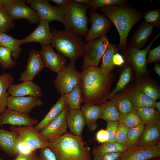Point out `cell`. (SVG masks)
I'll return each instance as SVG.
<instances>
[{
	"label": "cell",
	"instance_id": "cell-17",
	"mask_svg": "<svg viewBox=\"0 0 160 160\" xmlns=\"http://www.w3.org/2000/svg\"><path fill=\"white\" fill-rule=\"evenodd\" d=\"M160 156V143L149 148L135 147L122 153L120 160H148Z\"/></svg>",
	"mask_w": 160,
	"mask_h": 160
},
{
	"label": "cell",
	"instance_id": "cell-22",
	"mask_svg": "<svg viewBox=\"0 0 160 160\" xmlns=\"http://www.w3.org/2000/svg\"><path fill=\"white\" fill-rule=\"evenodd\" d=\"M18 136L15 132L0 128V149L9 156L15 157L18 154Z\"/></svg>",
	"mask_w": 160,
	"mask_h": 160
},
{
	"label": "cell",
	"instance_id": "cell-2",
	"mask_svg": "<svg viewBox=\"0 0 160 160\" xmlns=\"http://www.w3.org/2000/svg\"><path fill=\"white\" fill-rule=\"evenodd\" d=\"M100 9L115 26L120 37L118 49L119 51L124 50L128 44L127 38L130 31L143 18L144 13L127 4L107 6Z\"/></svg>",
	"mask_w": 160,
	"mask_h": 160
},
{
	"label": "cell",
	"instance_id": "cell-9",
	"mask_svg": "<svg viewBox=\"0 0 160 160\" xmlns=\"http://www.w3.org/2000/svg\"><path fill=\"white\" fill-rule=\"evenodd\" d=\"M53 83L57 92L65 94L71 91L80 84L81 73L77 70L75 63L70 62L57 73Z\"/></svg>",
	"mask_w": 160,
	"mask_h": 160
},
{
	"label": "cell",
	"instance_id": "cell-60",
	"mask_svg": "<svg viewBox=\"0 0 160 160\" xmlns=\"http://www.w3.org/2000/svg\"></svg>",
	"mask_w": 160,
	"mask_h": 160
},
{
	"label": "cell",
	"instance_id": "cell-47",
	"mask_svg": "<svg viewBox=\"0 0 160 160\" xmlns=\"http://www.w3.org/2000/svg\"><path fill=\"white\" fill-rule=\"evenodd\" d=\"M39 160H57L53 152L48 147L40 149Z\"/></svg>",
	"mask_w": 160,
	"mask_h": 160
},
{
	"label": "cell",
	"instance_id": "cell-24",
	"mask_svg": "<svg viewBox=\"0 0 160 160\" xmlns=\"http://www.w3.org/2000/svg\"><path fill=\"white\" fill-rule=\"evenodd\" d=\"M66 119L68 127L72 134L81 136L86 123L81 110L69 109Z\"/></svg>",
	"mask_w": 160,
	"mask_h": 160
},
{
	"label": "cell",
	"instance_id": "cell-12",
	"mask_svg": "<svg viewBox=\"0 0 160 160\" xmlns=\"http://www.w3.org/2000/svg\"><path fill=\"white\" fill-rule=\"evenodd\" d=\"M69 109L68 106L49 124L39 131L48 143L54 141L67 133L68 127L66 118Z\"/></svg>",
	"mask_w": 160,
	"mask_h": 160
},
{
	"label": "cell",
	"instance_id": "cell-11",
	"mask_svg": "<svg viewBox=\"0 0 160 160\" xmlns=\"http://www.w3.org/2000/svg\"><path fill=\"white\" fill-rule=\"evenodd\" d=\"M96 10L92 8L89 14L91 25L85 37L84 40L86 42L105 34L111 29L113 24L104 14H99Z\"/></svg>",
	"mask_w": 160,
	"mask_h": 160
},
{
	"label": "cell",
	"instance_id": "cell-29",
	"mask_svg": "<svg viewBox=\"0 0 160 160\" xmlns=\"http://www.w3.org/2000/svg\"><path fill=\"white\" fill-rule=\"evenodd\" d=\"M151 99L156 101L160 98L159 87L154 83L142 78L136 80L133 86Z\"/></svg>",
	"mask_w": 160,
	"mask_h": 160
},
{
	"label": "cell",
	"instance_id": "cell-57",
	"mask_svg": "<svg viewBox=\"0 0 160 160\" xmlns=\"http://www.w3.org/2000/svg\"><path fill=\"white\" fill-rule=\"evenodd\" d=\"M160 156L153 158L150 159L151 160H160Z\"/></svg>",
	"mask_w": 160,
	"mask_h": 160
},
{
	"label": "cell",
	"instance_id": "cell-23",
	"mask_svg": "<svg viewBox=\"0 0 160 160\" xmlns=\"http://www.w3.org/2000/svg\"><path fill=\"white\" fill-rule=\"evenodd\" d=\"M160 143V126L145 125L135 147L149 148Z\"/></svg>",
	"mask_w": 160,
	"mask_h": 160
},
{
	"label": "cell",
	"instance_id": "cell-44",
	"mask_svg": "<svg viewBox=\"0 0 160 160\" xmlns=\"http://www.w3.org/2000/svg\"><path fill=\"white\" fill-rule=\"evenodd\" d=\"M129 128L125 124L119 122L116 136V142L127 146V135Z\"/></svg>",
	"mask_w": 160,
	"mask_h": 160
},
{
	"label": "cell",
	"instance_id": "cell-48",
	"mask_svg": "<svg viewBox=\"0 0 160 160\" xmlns=\"http://www.w3.org/2000/svg\"><path fill=\"white\" fill-rule=\"evenodd\" d=\"M13 160H39L36 151L27 153H19Z\"/></svg>",
	"mask_w": 160,
	"mask_h": 160
},
{
	"label": "cell",
	"instance_id": "cell-43",
	"mask_svg": "<svg viewBox=\"0 0 160 160\" xmlns=\"http://www.w3.org/2000/svg\"><path fill=\"white\" fill-rule=\"evenodd\" d=\"M127 2V0H90L88 6L89 8L92 7L96 10L98 8L104 6L125 5Z\"/></svg>",
	"mask_w": 160,
	"mask_h": 160
},
{
	"label": "cell",
	"instance_id": "cell-56",
	"mask_svg": "<svg viewBox=\"0 0 160 160\" xmlns=\"http://www.w3.org/2000/svg\"><path fill=\"white\" fill-rule=\"evenodd\" d=\"M155 108L159 112H160V101L156 102L155 104Z\"/></svg>",
	"mask_w": 160,
	"mask_h": 160
},
{
	"label": "cell",
	"instance_id": "cell-49",
	"mask_svg": "<svg viewBox=\"0 0 160 160\" xmlns=\"http://www.w3.org/2000/svg\"><path fill=\"white\" fill-rule=\"evenodd\" d=\"M121 154L119 153H107L94 157L93 160H120Z\"/></svg>",
	"mask_w": 160,
	"mask_h": 160
},
{
	"label": "cell",
	"instance_id": "cell-18",
	"mask_svg": "<svg viewBox=\"0 0 160 160\" xmlns=\"http://www.w3.org/2000/svg\"><path fill=\"white\" fill-rule=\"evenodd\" d=\"M40 23L35 30L24 39L19 40L20 45L30 42H37L41 45L50 44L53 38L49 22L44 20Z\"/></svg>",
	"mask_w": 160,
	"mask_h": 160
},
{
	"label": "cell",
	"instance_id": "cell-30",
	"mask_svg": "<svg viewBox=\"0 0 160 160\" xmlns=\"http://www.w3.org/2000/svg\"><path fill=\"white\" fill-rule=\"evenodd\" d=\"M14 81L13 76L9 73L2 72L0 74V114L7 108V99L9 96L7 92L9 87Z\"/></svg>",
	"mask_w": 160,
	"mask_h": 160
},
{
	"label": "cell",
	"instance_id": "cell-50",
	"mask_svg": "<svg viewBox=\"0 0 160 160\" xmlns=\"http://www.w3.org/2000/svg\"><path fill=\"white\" fill-rule=\"evenodd\" d=\"M96 138L99 143H103L107 142L108 136L106 130L103 129L99 130L96 134Z\"/></svg>",
	"mask_w": 160,
	"mask_h": 160
},
{
	"label": "cell",
	"instance_id": "cell-52",
	"mask_svg": "<svg viewBox=\"0 0 160 160\" xmlns=\"http://www.w3.org/2000/svg\"><path fill=\"white\" fill-rule=\"evenodd\" d=\"M69 0H51L49 1H52L55 2L57 6L63 7H65L68 4Z\"/></svg>",
	"mask_w": 160,
	"mask_h": 160
},
{
	"label": "cell",
	"instance_id": "cell-26",
	"mask_svg": "<svg viewBox=\"0 0 160 160\" xmlns=\"http://www.w3.org/2000/svg\"><path fill=\"white\" fill-rule=\"evenodd\" d=\"M154 27L143 21L134 33L131 43L140 49L143 48L152 35Z\"/></svg>",
	"mask_w": 160,
	"mask_h": 160
},
{
	"label": "cell",
	"instance_id": "cell-41",
	"mask_svg": "<svg viewBox=\"0 0 160 160\" xmlns=\"http://www.w3.org/2000/svg\"><path fill=\"white\" fill-rule=\"evenodd\" d=\"M15 24L5 9L0 8V31L7 32L15 27Z\"/></svg>",
	"mask_w": 160,
	"mask_h": 160
},
{
	"label": "cell",
	"instance_id": "cell-39",
	"mask_svg": "<svg viewBox=\"0 0 160 160\" xmlns=\"http://www.w3.org/2000/svg\"><path fill=\"white\" fill-rule=\"evenodd\" d=\"M145 125L143 123L132 128H129L128 132L126 146L128 148L135 147L144 129Z\"/></svg>",
	"mask_w": 160,
	"mask_h": 160
},
{
	"label": "cell",
	"instance_id": "cell-7",
	"mask_svg": "<svg viewBox=\"0 0 160 160\" xmlns=\"http://www.w3.org/2000/svg\"><path fill=\"white\" fill-rule=\"evenodd\" d=\"M160 36L159 33L148 45L143 49L137 48L131 43L122 51L121 55L125 62L130 63L135 71L136 80L142 77L147 72L146 56L151 46Z\"/></svg>",
	"mask_w": 160,
	"mask_h": 160
},
{
	"label": "cell",
	"instance_id": "cell-25",
	"mask_svg": "<svg viewBox=\"0 0 160 160\" xmlns=\"http://www.w3.org/2000/svg\"><path fill=\"white\" fill-rule=\"evenodd\" d=\"M68 105L67 100L63 95L54 105L44 118L36 125L35 127L39 131L49 124Z\"/></svg>",
	"mask_w": 160,
	"mask_h": 160
},
{
	"label": "cell",
	"instance_id": "cell-37",
	"mask_svg": "<svg viewBox=\"0 0 160 160\" xmlns=\"http://www.w3.org/2000/svg\"><path fill=\"white\" fill-rule=\"evenodd\" d=\"M119 51L116 44L110 43L103 56L102 63L100 68L112 71L115 67L113 62V57Z\"/></svg>",
	"mask_w": 160,
	"mask_h": 160
},
{
	"label": "cell",
	"instance_id": "cell-54",
	"mask_svg": "<svg viewBox=\"0 0 160 160\" xmlns=\"http://www.w3.org/2000/svg\"><path fill=\"white\" fill-rule=\"evenodd\" d=\"M154 69L156 73L160 76V65L159 63H155Z\"/></svg>",
	"mask_w": 160,
	"mask_h": 160
},
{
	"label": "cell",
	"instance_id": "cell-35",
	"mask_svg": "<svg viewBox=\"0 0 160 160\" xmlns=\"http://www.w3.org/2000/svg\"><path fill=\"white\" fill-rule=\"evenodd\" d=\"M20 40L14 38L5 33L0 35V46L10 49L12 56L14 58H17L21 52L20 47Z\"/></svg>",
	"mask_w": 160,
	"mask_h": 160
},
{
	"label": "cell",
	"instance_id": "cell-36",
	"mask_svg": "<svg viewBox=\"0 0 160 160\" xmlns=\"http://www.w3.org/2000/svg\"><path fill=\"white\" fill-rule=\"evenodd\" d=\"M63 95L67 100L69 109L76 110L81 108L83 100L79 84L70 92Z\"/></svg>",
	"mask_w": 160,
	"mask_h": 160
},
{
	"label": "cell",
	"instance_id": "cell-14",
	"mask_svg": "<svg viewBox=\"0 0 160 160\" xmlns=\"http://www.w3.org/2000/svg\"><path fill=\"white\" fill-rule=\"evenodd\" d=\"M39 52L44 67L53 72L57 73L65 65V57L55 52L53 47L50 44L41 45Z\"/></svg>",
	"mask_w": 160,
	"mask_h": 160
},
{
	"label": "cell",
	"instance_id": "cell-13",
	"mask_svg": "<svg viewBox=\"0 0 160 160\" xmlns=\"http://www.w3.org/2000/svg\"><path fill=\"white\" fill-rule=\"evenodd\" d=\"M25 1L14 0L12 3L4 9L12 21L25 19L32 24L38 23L40 20L37 12L28 7L25 3Z\"/></svg>",
	"mask_w": 160,
	"mask_h": 160
},
{
	"label": "cell",
	"instance_id": "cell-6",
	"mask_svg": "<svg viewBox=\"0 0 160 160\" xmlns=\"http://www.w3.org/2000/svg\"><path fill=\"white\" fill-rule=\"evenodd\" d=\"M9 129L18 134V153H29L48 146V142L40 135L34 126H11Z\"/></svg>",
	"mask_w": 160,
	"mask_h": 160
},
{
	"label": "cell",
	"instance_id": "cell-16",
	"mask_svg": "<svg viewBox=\"0 0 160 160\" xmlns=\"http://www.w3.org/2000/svg\"><path fill=\"white\" fill-rule=\"evenodd\" d=\"M43 105L42 100L37 97L31 96H10L7 99V107L10 109L28 114L31 113L35 107Z\"/></svg>",
	"mask_w": 160,
	"mask_h": 160
},
{
	"label": "cell",
	"instance_id": "cell-34",
	"mask_svg": "<svg viewBox=\"0 0 160 160\" xmlns=\"http://www.w3.org/2000/svg\"><path fill=\"white\" fill-rule=\"evenodd\" d=\"M99 118L107 122L118 121L120 116L113 102L106 101L100 105Z\"/></svg>",
	"mask_w": 160,
	"mask_h": 160
},
{
	"label": "cell",
	"instance_id": "cell-51",
	"mask_svg": "<svg viewBox=\"0 0 160 160\" xmlns=\"http://www.w3.org/2000/svg\"><path fill=\"white\" fill-rule=\"evenodd\" d=\"M113 62L115 66H121L125 63L124 59L121 54L116 53L113 56Z\"/></svg>",
	"mask_w": 160,
	"mask_h": 160
},
{
	"label": "cell",
	"instance_id": "cell-10",
	"mask_svg": "<svg viewBox=\"0 0 160 160\" xmlns=\"http://www.w3.org/2000/svg\"><path fill=\"white\" fill-rule=\"evenodd\" d=\"M31 9L38 13L40 21L44 20L48 22L52 21L64 23V7L51 5L49 0H26Z\"/></svg>",
	"mask_w": 160,
	"mask_h": 160
},
{
	"label": "cell",
	"instance_id": "cell-28",
	"mask_svg": "<svg viewBox=\"0 0 160 160\" xmlns=\"http://www.w3.org/2000/svg\"><path fill=\"white\" fill-rule=\"evenodd\" d=\"M121 67L122 68L119 80L114 89L111 92H110L106 98L105 101L122 91L132 79L133 67L132 64L129 62H125Z\"/></svg>",
	"mask_w": 160,
	"mask_h": 160
},
{
	"label": "cell",
	"instance_id": "cell-59",
	"mask_svg": "<svg viewBox=\"0 0 160 160\" xmlns=\"http://www.w3.org/2000/svg\"><path fill=\"white\" fill-rule=\"evenodd\" d=\"M0 160H2L0 158Z\"/></svg>",
	"mask_w": 160,
	"mask_h": 160
},
{
	"label": "cell",
	"instance_id": "cell-55",
	"mask_svg": "<svg viewBox=\"0 0 160 160\" xmlns=\"http://www.w3.org/2000/svg\"><path fill=\"white\" fill-rule=\"evenodd\" d=\"M75 2L79 4H85L88 5L90 3V0H73Z\"/></svg>",
	"mask_w": 160,
	"mask_h": 160
},
{
	"label": "cell",
	"instance_id": "cell-5",
	"mask_svg": "<svg viewBox=\"0 0 160 160\" xmlns=\"http://www.w3.org/2000/svg\"><path fill=\"white\" fill-rule=\"evenodd\" d=\"M87 4L69 0L64 7L65 29L71 30L85 37L89 31Z\"/></svg>",
	"mask_w": 160,
	"mask_h": 160
},
{
	"label": "cell",
	"instance_id": "cell-46",
	"mask_svg": "<svg viewBox=\"0 0 160 160\" xmlns=\"http://www.w3.org/2000/svg\"><path fill=\"white\" fill-rule=\"evenodd\" d=\"M148 55L146 58L147 64H150L155 62H159L160 60V45L150 49L148 52Z\"/></svg>",
	"mask_w": 160,
	"mask_h": 160
},
{
	"label": "cell",
	"instance_id": "cell-58",
	"mask_svg": "<svg viewBox=\"0 0 160 160\" xmlns=\"http://www.w3.org/2000/svg\"><path fill=\"white\" fill-rule=\"evenodd\" d=\"M2 33L0 31V35Z\"/></svg>",
	"mask_w": 160,
	"mask_h": 160
},
{
	"label": "cell",
	"instance_id": "cell-21",
	"mask_svg": "<svg viewBox=\"0 0 160 160\" xmlns=\"http://www.w3.org/2000/svg\"><path fill=\"white\" fill-rule=\"evenodd\" d=\"M124 91L135 110L144 107L155 108L156 101L150 98L133 86L125 87Z\"/></svg>",
	"mask_w": 160,
	"mask_h": 160
},
{
	"label": "cell",
	"instance_id": "cell-27",
	"mask_svg": "<svg viewBox=\"0 0 160 160\" xmlns=\"http://www.w3.org/2000/svg\"><path fill=\"white\" fill-rule=\"evenodd\" d=\"M81 109L89 130L91 132L95 130L98 127L97 120L100 117V105L86 103L81 107Z\"/></svg>",
	"mask_w": 160,
	"mask_h": 160
},
{
	"label": "cell",
	"instance_id": "cell-42",
	"mask_svg": "<svg viewBox=\"0 0 160 160\" xmlns=\"http://www.w3.org/2000/svg\"><path fill=\"white\" fill-rule=\"evenodd\" d=\"M143 18L146 23L153 25L159 28L160 27V9H154L145 13Z\"/></svg>",
	"mask_w": 160,
	"mask_h": 160
},
{
	"label": "cell",
	"instance_id": "cell-45",
	"mask_svg": "<svg viewBox=\"0 0 160 160\" xmlns=\"http://www.w3.org/2000/svg\"><path fill=\"white\" fill-rule=\"evenodd\" d=\"M119 123V121L107 122L106 130L108 136L107 142H116V136Z\"/></svg>",
	"mask_w": 160,
	"mask_h": 160
},
{
	"label": "cell",
	"instance_id": "cell-31",
	"mask_svg": "<svg viewBox=\"0 0 160 160\" xmlns=\"http://www.w3.org/2000/svg\"><path fill=\"white\" fill-rule=\"evenodd\" d=\"M109 99L114 104L120 116L135 110L124 91L119 92Z\"/></svg>",
	"mask_w": 160,
	"mask_h": 160
},
{
	"label": "cell",
	"instance_id": "cell-32",
	"mask_svg": "<svg viewBox=\"0 0 160 160\" xmlns=\"http://www.w3.org/2000/svg\"><path fill=\"white\" fill-rule=\"evenodd\" d=\"M128 148L126 146L116 142H107L95 147L91 153L94 157H97L106 154L119 153H123Z\"/></svg>",
	"mask_w": 160,
	"mask_h": 160
},
{
	"label": "cell",
	"instance_id": "cell-15",
	"mask_svg": "<svg viewBox=\"0 0 160 160\" xmlns=\"http://www.w3.org/2000/svg\"><path fill=\"white\" fill-rule=\"evenodd\" d=\"M38 122V120L31 118L29 114L7 108L0 114V127L7 124L15 126H34Z\"/></svg>",
	"mask_w": 160,
	"mask_h": 160
},
{
	"label": "cell",
	"instance_id": "cell-19",
	"mask_svg": "<svg viewBox=\"0 0 160 160\" xmlns=\"http://www.w3.org/2000/svg\"><path fill=\"white\" fill-rule=\"evenodd\" d=\"M44 67L39 52L33 49L29 53L26 69L21 73L20 80L33 81Z\"/></svg>",
	"mask_w": 160,
	"mask_h": 160
},
{
	"label": "cell",
	"instance_id": "cell-4",
	"mask_svg": "<svg viewBox=\"0 0 160 160\" xmlns=\"http://www.w3.org/2000/svg\"><path fill=\"white\" fill-rule=\"evenodd\" d=\"M53 38L50 44L57 52L68 58L71 62H75L83 57L86 42L81 35L65 29H53Z\"/></svg>",
	"mask_w": 160,
	"mask_h": 160
},
{
	"label": "cell",
	"instance_id": "cell-40",
	"mask_svg": "<svg viewBox=\"0 0 160 160\" xmlns=\"http://www.w3.org/2000/svg\"><path fill=\"white\" fill-rule=\"evenodd\" d=\"M118 121L125 124L129 128L137 126L143 123L135 110L124 116H120Z\"/></svg>",
	"mask_w": 160,
	"mask_h": 160
},
{
	"label": "cell",
	"instance_id": "cell-8",
	"mask_svg": "<svg viewBox=\"0 0 160 160\" xmlns=\"http://www.w3.org/2000/svg\"><path fill=\"white\" fill-rule=\"evenodd\" d=\"M109 44L106 34L86 42L81 67L82 70L90 67H98L101 59Z\"/></svg>",
	"mask_w": 160,
	"mask_h": 160
},
{
	"label": "cell",
	"instance_id": "cell-38",
	"mask_svg": "<svg viewBox=\"0 0 160 160\" xmlns=\"http://www.w3.org/2000/svg\"><path fill=\"white\" fill-rule=\"evenodd\" d=\"M12 57L10 49L0 46V65L3 71L10 69L17 65L16 62L12 59Z\"/></svg>",
	"mask_w": 160,
	"mask_h": 160
},
{
	"label": "cell",
	"instance_id": "cell-20",
	"mask_svg": "<svg viewBox=\"0 0 160 160\" xmlns=\"http://www.w3.org/2000/svg\"><path fill=\"white\" fill-rule=\"evenodd\" d=\"M7 92L14 97L29 95L38 98L43 95L40 87L31 81H23L18 84H12L9 87Z\"/></svg>",
	"mask_w": 160,
	"mask_h": 160
},
{
	"label": "cell",
	"instance_id": "cell-53",
	"mask_svg": "<svg viewBox=\"0 0 160 160\" xmlns=\"http://www.w3.org/2000/svg\"><path fill=\"white\" fill-rule=\"evenodd\" d=\"M14 0H0V8H5L10 5Z\"/></svg>",
	"mask_w": 160,
	"mask_h": 160
},
{
	"label": "cell",
	"instance_id": "cell-33",
	"mask_svg": "<svg viewBox=\"0 0 160 160\" xmlns=\"http://www.w3.org/2000/svg\"><path fill=\"white\" fill-rule=\"evenodd\" d=\"M136 111L145 125L160 126V112L155 108L144 107Z\"/></svg>",
	"mask_w": 160,
	"mask_h": 160
},
{
	"label": "cell",
	"instance_id": "cell-1",
	"mask_svg": "<svg viewBox=\"0 0 160 160\" xmlns=\"http://www.w3.org/2000/svg\"><path fill=\"white\" fill-rule=\"evenodd\" d=\"M83 102L99 105L105 101L114 81L112 71L90 67L81 72Z\"/></svg>",
	"mask_w": 160,
	"mask_h": 160
},
{
	"label": "cell",
	"instance_id": "cell-3",
	"mask_svg": "<svg viewBox=\"0 0 160 160\" xmlns=\"http://www.w3.org/2000/svg\"><path fill=\"white\" fill-rule=\"evenodd\" d=\"M48 147L57 160H91L90 149L85 146L81 136L67 133L49 143Z\"/></svg>",
	"mask_w": 160,
	"mask_h": 160
}]
</instances>
